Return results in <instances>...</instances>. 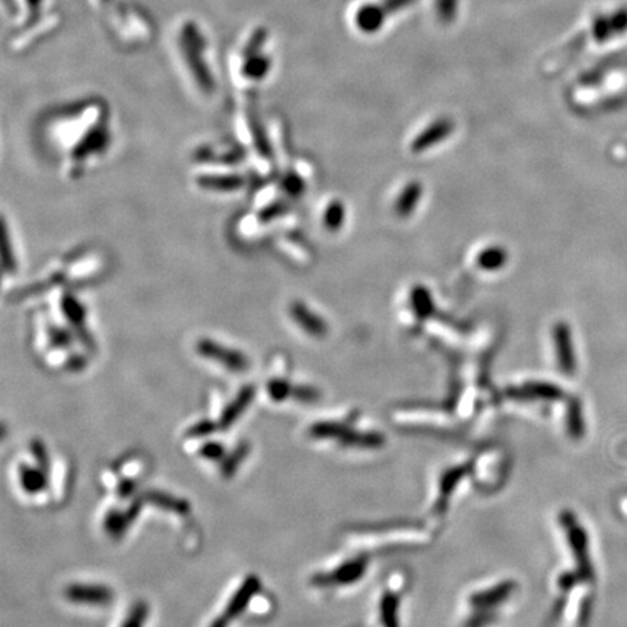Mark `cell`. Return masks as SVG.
Segmentation results:
<instances>
[{
  "label": "cell",
  "instance_id": "cell-1",
  "mask_svg": "<svg viewBox=\"0 0 627 627\" xmlns=\"http://www.w3.org/2000/svg\"><path fill=\"white\" fill-rule=\"evenodd\" d=\"M266 48L267 37L259 30L241 42V49L237 53L236 59L238 60V71L245 80H256L257 83L269 74L272 57L266 51Z\"/></svg>",
  "mask_w": 627,
  "mask_h": 627
},
{
  "label": "cell",
  "instance_id": "cell-2",
  "mask_svg": "<svg viewBox=\"0 0 627 627\" xmlns=\"http://www.w3.org/2000/svg\"><path fill=\"white\" fill-rule=\"evenodd\" d=\"M386 12L384 11L382 5H363L358 9L356 15H355V22L356 27L366 34H375L378 32L382 27L384 22L386 19Z\"/></svg>",
  "mask_w": 627,
  "mask_h": 627
},
{
  "label": "cell",
  "instance_id": "cell-3",
  "mask_svg": "<svg viewBox=\"0 0 627 627\" xmlns=\"http://www.w3.org/2000/svg\"><path fill=\"white\" fill-rule=\"evenodd\" d=\"M451 131H453V122L447 118L437 119L417 137L413 144V150L414 152H422L425 148L433 147L434 144L443 141Z\"/></svg>",
  "mask_w": 627,
  "mask_h": 627
},
{
  "label": "cell",
  "instance_id": "cell-4",
  "mask_svg": "<svg viewBox=\"0 0 627 627\" xmlns=\"http://www.w3.org/2000/svg\"><path fill=\"white\" fill-rule=\"evenodd\" d=\"M569 337L571 336H569L568 329L565 327V324L556 325L555 341H556V347H558L561 366L565 370H572V367H573V355H572V346H571Z\"/></svg>",
  "mask_w": 627,
  "mask_h": 627
},
{
  "label": "cell",
  "instance_id": "cell-5",
  "mask_svg": "<svg viewBox=\"0 0 627 627\" xmlns=\"http://www.w3.org/2000/svg\"><path fill=\"white\" fill-rule=\"evenodd\" d=\"M420 196H421V186L417 183L410 185L408 188H406V190L401 193L398 204H396V211L399 215H410L415 205L420 202Z\"/></svg>",
  "mask_w": 627,
  "mask_h": 627
},
{
  "label": "cell",
  "instance_id": "cell-6",
  "mask_svg": "<svg viewBox=\"0 0 627 627\" xmlns=\"http://www.w3.org/2000/svg\"><path fill=\"white\" fill-rule=\"evenodd\" d=\"M506 262H507V253L503 248H498V247H491V248L484 250L478 259L480 266L485 270L501 269V266H503Z\"/></svg>",
  "mask_w": 627,
  "mask_h": 627
},
{
  "label": "cell",
  "instance_id": "cell-7",
  "mask_svg": "<svg viewBox=\"0 0 627 627\" xmlns=\"http://www.w3.org/2000/svg\"><path fill=\"white\" fill-rule=\"evenodd\" d=\"M459 0H436V13L440 22L449 25L456 19Z\"/></svg>",
  "mask_w": 627,
  "mask_h": 627
},
{
  "label": "cell",
  "instance_id": "cell-8",
  "mask_svg": "<svg viewBox=\"0 0 627 627\" xmlns=\"http://www.w3.org/2000/svg\"><path fill=\"white\" fill-rule=\"evenodd\" d=\"M611 23H610V19H607V18H603V16H599V18H597L595 19V22H594V27H592V34H594V37H595V39L597 41H599V42H603V41H606V39H609V37L611 35Z\"/></svg>",
  "mask_w": 627,
  "mask_h": 627
},
{
  "label": "cell",
  "instance_id": "cell-9",
  "mask_svg": "<svg viewBox=\"0 0 627 627\" xmlns=\"http://www.w3.org/2000/svg\"><path fill=\"white\" fill-rule=\"evenodd\" d=\"M415 2L417 0H384L382 8L386 12V15H391L414 5Z\"/></svg>",
  "mask_w": 627,
  "mask_h": 627
},
{
  "label": "cell",
  "instance_id": "cell-10",
  "mask_svg": "<svg viewBox=\"0 0 627 627\" xmlns=\"http://www.w3.org/2000/svg\"><path fill=\"white\" fill-rule=\"evenodd\" d=\"M344 218V211L340 204H334L327 211V224L333 229H339Z\"/></svg>",
  "mask_w": 627,
  "mask_h": 627
},
{
  "label": "cell",
  "instance_id": "cell-11",
  "mask_svg": "<svg viewBox=\"0 0 627 627\" xmlns=\"http://www.w3.org/2000/svg\"><path fill=\"white\" fill-rule=\"evenodd\" d=\"M432 303V299H430V296H429V293L425 292L424 289H418V292H415V296H414V304H415V307H417V311L420 312V314H425V312H429V308H430V304Z\"/></svg>",
  "mask_w": 627,
  "mask_h": 627
}]
</instances>
